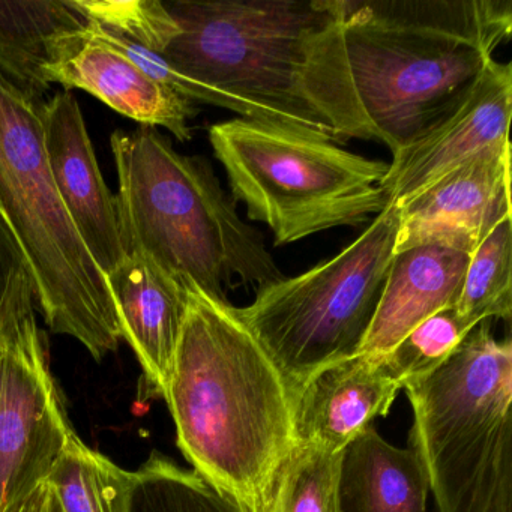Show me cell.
Returning <instances> with one entry per match:
<instances>
[{"label":"cell","mask_w":512,"mask_h":512,"mask_svg":"<svg viewBox=\"0 0 512 512\" xmlns=\"http://www.w3.org/2000/svg\"><path fill=\"white\" fill-rule=\"evenodd\" d=\"M161 58L185 77L334 140H374L347 64L343 0H170Z\"/></svg>","instance_id":"6da1fadb"},{"label":"cell","mask_w":512,"mask_h":512,"mask_svg":"<svg viewBox=\"0 0 512 512\" xmlns=\"http://www.w3.org/2000/svg\"><path fill=\"white\" fill-rule=\"evenodd\" d=\"M164 398L194 472L248 512H272L296 448V395L238 308L188 284Z\"/></svg>","instance_id":"7a4b0ae2"},{"label":"cell","mask_w":512,"mask_h":512,"mask_svg":"<svg viewBox=\"0 0 512 512\" xmlns=\"http://www.w3.org/2000/svg\"><path fill=\"white\" fill-rule=\"evenodd\" d=\"M509 0H343L359 103L392 155L460 104L511 38Z\"/></svg>","instance_id":"3957f363"},{"label":"cell","mask_w":512,"mask_h":512,"mask_svg":"<svg viewBox=\"0 0 512 512\" xmlns=\"http://www.w3.org/2000/svg\"><path fill=\"white\" fill-rule=\"evenodd\" d=\"M112 151L125 256L154 263L181 286L226 290L283 278L262 233L248 226L206 161L185 157L152 127L116 131Z\"/></svg>","instance_id":"277c9868"},{"label":"cell","mask_w":512,"mask_h":512,"mask_svg":"<svg viewBox=\"0 0 512 512\" xmlns=\"http://www.w3.org/2000/svg\"><path fill=\"white\" fill-rule=\"evenodd\" d=\"M409 448L437 512H512V341L478 323L442 365L403 386Z\"/></svg>","instance_id":"5b68a950"},{"label":"cell","mask_w":512,"mask_h":512,"mask_svg":"<svg viewBox=\"0 0 512 512\" xmlns=\"http://www.w3.org/2000/svg\"><path fill=\"white\" fill-rule=\"evenodd\" d=\"M43 106L0 73V214L31 266L47 325L76 338L101 361L118 349L121 326L106 275L56 188L44 146Z\"/></svg>","instance_id":"8992f818"},{"label":"cell","mask_w":512,"mask_h":512,"mask_svg":"<svg viewBox=\"0 0 512 512\" xmlns=\"http://www.w3.org/2000/svg\"><path fill=\"white\" fill-rule=\"evenodd\" d=\"M209 142L232 199L271 229L275 247L362 226L389 205V164L346 151L322 131L236 118L212 125Z\"/></svg>","instance_id":"52a82bcc"},{"label":"cell","mask_w":512,"mask_h":512,"mask_svg":"<svg viewBox=\"0 0 512 512\" xmlns=\"http://www.w3.org/2000/svg\"><path fill=\"white\" fill-rule=\"evenodd\" d=\"M400 206L389 203L349 247L296 277L257 289L239 317L292 391L317 371L358 355L395 254Z\"/></svg>","instance_id":"ba28073f"},{"label":"cell","mask_w":512,"mask_h":512,"mask_svg":"<svg viewBox=\"0 0 512 512\" xmlns=\"http://www.w3.org/2000/svg\"><path fill=\"white\" fill-rule=\"evenodd\" d=\"M74 433L53 382L38 325L0 343V512L47 482Z\"/></svg>","instance_id":"9c48e42d"},{"label":"cell","mask_w":512,"mask_h":512,"mask_svg":"<svg viewBox=\"0 0 512 512\" xmlns=\"http://www.w3.org/2000/svg\"><path fill=\"white\" fill-rule=\"evenodd\" d=\"M511 215V143H494L400 206L395 253L439 244L472 254Z\"/></svg>","instance_id":"30bf717a"},{"label":"cell","mask_w":512,"mask_h":512,"mask_svg":"<svg viewBox=\"0 0 512 512\" xmlns=\"http://www.w3.org/2000/svg\"><path fill=\"white\" fill-rule=\"evenodd\" d=\"M512 65L491 61L466 97L421 139L392 155L382 182L401 206L494 143L509 140Z\"/></svg>","instance_id":"8fae6325"},{"label":"cell","mask_w":512,"mask_h":512,"mask_svg":"<svg viewBox=\"0 0 512 512\" xmlns=\"http://www.w3.org/2000/svg\"><path fill=\"white\" fill-rule=\"evenodd\" d=\"M47 160L65 209L104 275L125 259L116 197L110 194L79 103L59 92L41 107Z\"/></svg>","instance_id":"7c38bea8"},{"label":"cell","mask_w":512,"mask_h":512,"mask_svg":"<svg viewBox=\"0 0 512 512\" xmlns=\"http://www.w3.org/2000/svg\"><path fill=\"white\" fill-rule=\"evenodd\" d=\"M401 386L377 356L356 355L314 373L296 395V445L344 449L379 416H386Z\"/></svg>","instance_id":"4fadbf2b"},{"label":"cell","mask_w":512,"mask_h":512,"mask_svg":"<svg viewBox=\"0 0 512 512\" xmlns=\"http://www.w3.org/2000/svg\"><path fill=\"white\" fill-rule=\"evenodd\" d=\"M47 79L67 91L83 89L145 127L166 128L181 142L193 137L188 121L199 113L197 104L146 76L127 56L98 40L92 26L47 70Z\"/></svg>","instance_id":"5bb4252c"},{"label":"cell","mask_w":512,"mask_h":512,"mask_svg":"<svg viewBox=\"0 0 512 512\" xmlns=\"http://www.w3.org/2000/svg\"><path fill=\"white\" fill-rule=\"evenodd\" d=\"M122 338L142 365L148 391L164 397L187 316V290L137 254L106 277Z\"/></svg>","instance_id":"9a60e30c"},{"label":"cell","mask_w":512,"mask_h":512,"mask_svg":"<svg viewBox=\"0 0 512 512\" xmlns=\"http://www.w3.org/2000/svg\"><path fill=\"white\" fill-rule=\"evenodd\" d=\"M472 254L421 244L394 254L376 316L358 355L391 352L428 317L457 304Z\"/></svg>","instance_id":"2e32d148"},{"label":"cell","mask_w":512,"mask_h":512,"mask_svg":"<svg viewBox=\"0 0 512 512\" xmlns=\"http://www.w3.org/2000/svg\"><path fill=\"white\" fill-rule=\"evenodd\" d=\"M91 26L79 0H0V73L43 106L50 89L47 70Z\"/></svg>","instance_id":"e0dca14e"},{"label":"cell","mask_w":512,"mask_h":512,"mask_svg":"<svg viewBox=\"0 0 512 512\" xmlns=\"http://www.w3.org/2000/svg\"><path fill=\"white\" fill-rule=\"evenodd\" d=\"M427 473L407 446L386 442L373 425L346 449L340 494L344 512H427Z\"/></svg>","instance_id":"ac0fdd59"},{"label":"cell","mask_w":512,"mask_h":512,"mask_svg":"<svg viewBox=\"0 0 512 512\" xmlns=\"http://www.w3.org/2000/svg\"><path fill=\"white\" fill-rule=\"evenodd\" d=\"M46 484L64 512H131L134 472L89 448L76 431Z\"/></svg>","instance_id":"d6986e66"},{"label":"cell","mask_w":512,"mask_h":512,"mask_svg":"<svg viewBox=\"0 0 512 512\" xmlns=\"http://www.w3.org/2000/svg\"><path fill=\"white\" fill-rule=\"evenodd\" d=\"M455 311L467 329L484 320H511L512 217L497 224L473 251Z\"/></svg>","instance_id":"ffe728a7"},{"label":"cell","mask_w":512,"mask_h":512,"mask_svg":"<svg viewBox=\"0 0 512 512\" xmlns=\"http://www.w3.org/2000/svg\"><path fill=\"white\" fill-rule=\"evenodd\" d=\"M131 512H248L193 469L160 452L134 472Z\"/></svg>","instance_id":"44dd1931"},{"label":"cell","mask_w":512,"mask_h":512,"mask_svg":"<svg viewBox=\"0 0 512 512\" xmlns=\"http://www.w3.org/2000/svg\"><path fill=\"white\" fill-rule=\"evenodd\" d=\"M343 455L296 445L281 475L272 512H344L340 494Z\"/></svg>","instance_id":"7402d4cb"},{"label":"cell","mask_w":512,"mask_h":512,"mask_svg":"<svg viewBox=\"0 0 512 512\" xmlns=\"http://www.w3.org/2000/svg\"><path fill=\"white\" fill-rule=\"evenodd\" d=\"M470 331L461 322L454 305L428 317L380 359L403 389L406 383L442 365Z\"/></svg>","instance_id":"603a6c76"},{"label":"cell","mask_w":512,"mask_h":512,"mask_svg":"<svg viewBox=\"0 0 512 512\" xmlns=\"http://www.w3.org/2000/svg\"><path fill=\"white\" fill-rule=\"evenodd\" d=\"M100 28L109 29L161 55L179 34L178 25L160 0H79Z\"/></svg>","instance_id":"cb8c5ba5"},{"label":"cell","mask_w":512,"mask_h":512,"mask_svg":"<svg viewBox=\"0 0 512 512\" xmlns=\"http://www.w3.org/2000/svg\"><path fill=\"white\" fill-rule=\"evenodd\" d=\"M34 277L13 230L0 214V343L37 325Z\"/></svg>","instance_id":"d4e9b609"},{"label":"cell","mask_w":512,"mask_h":512,"mask_svg":"<svg viewBox=\"0 0 512 512\" xmlns=\"http://www.w3.org/2000/svg\"><path fill=\"white\" fill-rule=\"evenodd\" d=\"M40 512H64L62 511L61 505H59L58 497H56L55 491L44 484L43 497H41V509Z\"/></svg>","instance_id":"484cf974"},{"label":"cell","mask_w":512,"mask_h":512,"mask_svg":"<svg viewBox=\"0 0 512 512\" xmlns=\"http://www.w3.org/2000/svg\"><path fill=\"white\" fill-rule=\"evenodd\" d=\"M41 497H43V487H41L40 490L31 497V499L26 500V502L14 512H40Z\"/></svg>","instance_id":"4316f807"}]
</instances>
